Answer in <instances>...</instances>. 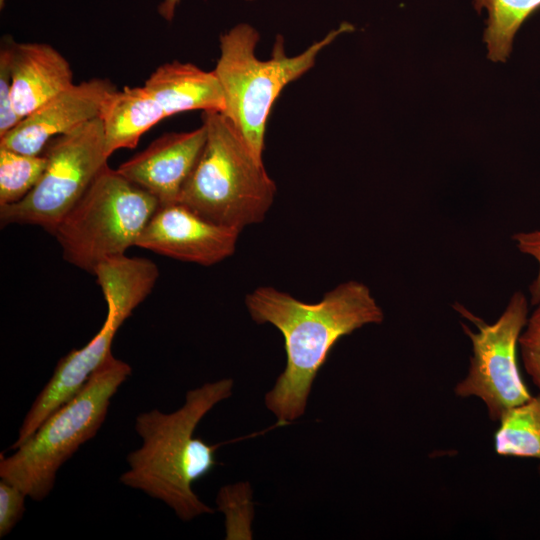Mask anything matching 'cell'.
I'll list each match as a JSON object with an SVG mask.
<instances>
[{
  "instance_id": "6da1fadb",
  "label": "cell",
  "mask_w": 540,
  "mask_h": 540,
  "mask_svg": "<svg viewBox=\"0 0 540 540\" xmlns=\"http://www.w3.org/2000/svg\"><path fill=\"white\" fill-rule=\"evenodd\" d=\"M245 305L256 323H269L284 337L286 366L265 396L266 407L280 425L304 414L313 381L336 343L384 320L370 288L355 280L337 285L315 303L259 286L245 296Z\"/></svg>"
},
{
  "instance_id": "7a4b0ae2",
  "label": "cell",
  "mask_w": 540,
  "mask_h": 540,
  "mask_svg": "<svg viewBox=\"0 0 540 540\" xmlns=\"http://www.w3.org/2000/svg\"><path fill=\"white\" fill-rule=\"evenodd\" d=\"M232 379L205 383L186 393L172 413L152 409L140 413L135 430L142 445L127 455L129 468L119 481L168 505L183 521L214 510L194 493L192 485L219 463L215 451L228 442L208 445L193 436L201 419L232 394Z\"/></svg>"
},
{
  "instance_id": "3957f363",
  "label": "cell",
  "mask_w": 540,
  "mask_h": 540,
  "mask_svg": "<svg viewBox=\"0 0 540 540\" xmlns=\"http://www.w3.org/2000/svg\"><path fill=\"white\" fill-rule=\"evenodd\" d=\"M202 123L206 141L178 202L239 232L261 223L277 192L263 159L224 113L203 111Z\"/></svg>"
},
{
  "instance_id": "277c9868",
  "label": "cell",
  "mask_w": 540,
  "mask_h": 540,
  "mask_svg": "<svg viewBox=\"0 0 540 540\" xmlns=\"http://www.w3.org/2000/svg\"><path fill=\"white\" fill-rule=\"evenodd\" d=\"M353 29V25L344 22L292 57L285 52L283 37L277 35L272 56L267 60L256 57L260 35L251 25L238 24L220 36V56L213 71L224 94L222 113L232 121L258 158L263 159L267 120L282 90L315 65L321 50Z\"/></svg>"
},
{
  "instance_id": "5b68a950",
  "label": "cell",
  "mask_w": 540,
  "mask_h": 540,
  "mask_svg": "<svg viewBox=\"0 0 540 540\" xmlns=\"http://www.w3.org/2000/svg\"><path fill=\"white\" fill-rule=\"evenodd\" d=\"M132 368L111 353L82 389L55 410L15 452L0 457V478L41 501L54 487L59 468L102 426L111 398Z\"/></svg>"
},
{
  "instance_id": "8992f818",
  "label": "cell",
  "mask_w": 540,
  "mask_h": 540,
  "mask_svg": "<svg viewBox=\"0 0 540 540\" xmlns=\"http://www.w3.org/2000/svg\"><path fill=\"white\" fill-rule=\"evenodd\" d=\"M159 206L156 197L107 164L53 235L67 262L93 273L100 262L136 246Z\"/></svg>"
},
{
  "instance_id": "52a82bcc",
  "label": "cell",
  "mask_w": 540,
  "mask_h": 540,
  "mask_svg": "<svg viewBox=\"0 0 540 540\" xmlns=\"http://www.w3.org/2000/svg\"><path fill=\"white\" fill-rule=\"evenodd\" d=\"M42 154L47 165L41 179L21 201L0 206L2 225H37L54 234L107 165L102 120L95 118L53 138Z\"/></svg>"
},
{
  "instance_id": "ba28073f",
  "label": "cell",
  "mask_w": 540,
  "mask_h": 540,
  "mask_svg": "<svg viewBox=\"0 0 540 540\" xmlns=\"http://www.w3.org/2000/svg\"><path fill=\"white\" fill-rule=\"evenodd\" d=\"M455 309L473 322L477 331L462 324L472 344V356L468 373L454 392L460 397L479 398L490 419L500 421L509 409L532 397L520 376L516 356L519 336L528 319L527 298L522 292H515L492 324L458 303Z\"/></svg>"
},
{
  "instance_id": "9c48e42d",
  "label": "cell",
  "mask_w": 540,
  "mask_h": 540,
  "mask_svg": "<svg viewBox=\"0 0 540 540\" xmlns=\"http://www.w3.org/2000/svg\"><path fill=\"white\" fill-rule=\"evenodd\" d=\"M105 300L108 313L102 328L84 347L70 351L58 361L51 378L26 414L11 449H17L45 419L71 400L111 354V345L118 329L136 305L118 295L106 296Z\"/></svg>"
},
{
  "instance_id": "30bf717a",
  "label": "cell",
  "mask_w": 540,
  "mask_h": 540,
  "mask_svg": "<svg viewBox=\"0 0 540 540\" xmlns=\"http://www.w3.org/2000/svg\"><path fill=\"white\" fill-rule=\"evenodd\" d=\"M239 233L175 202L158 207L136 246L177 260L211 266L233 255Z\"/></svg>"
},
{
  "instance_id": "8fae6325",
  "label": "cell",
  "mask_w": 540,
  "mask_h": 540,
  "mask_svg": "<svg viewBox=\"0 0 540 540\" xmlns=\"http://www.w3.org/2000/svg\"><path fill=\"white\" fill-rule=\"evenodd\" d=\"M116 90L103 78L73 84L21 119L0 137V146L23 154H42L53 138L98 118L106 99Z\"/></svg>"
},
{
  "instance_id": "7c38bea8",
  "label": "cell",
  "mask_w": 540,
  "mask_h": 540,
  "mask_svg": "<svg viewBox=\"0 0 540 540\" xmlns=\"http://www.w3.org/2000/svg\"><path fill=\"white\" fill-rule=\"evenodd\" d=\"M206 126L169 132L123 162L117 171L158 199L160 205L178 202L206 141Z\"/></svg>"
},
{
  "instance_id": "4fadbf2b",
  "label": "cell",
  "mask_w": 540,
  "mask_h": 540,
  "mask_svg": "<svg viewBox=\"0 0 540 540\" xmlns=\"http://www.w3.org/2000/svg\"><path fill=\"white\" fill-rule=\"evenodd\" d=\"M11 74L12 104L20 119L74 84L68 60L47 43L14 41Z\"/></svg>"
},
{
  "instance_id": "5bb4252c",
  "label": "cell",
  "mask_w": 540,
  "mask_h": 540,
  "mask_svg": "<svg viewBox=\"0 0 540 540\" xmlns=\"http://www.w3.org/2000/svg\"><path fill=\"white\" fill-rule=\"evenodd\" d=\"M166 118L184 111L224 112L225 99L214 71H204L192 63H165L144 83Z\"/></svg>"
},
{
  "instance_id": "9a60e30c",
  "label": "cell",
  "mask_w": 540,
  "mask_h": 540,
  "mask_svg": "<svg viewBox=\"0 0 540 540\" xmlns=\"http://www.w3.org/2000/svg\"><path fill=\"white\" fill-rule=\"evenodd\" d=\"M99 118L110 157L116 150L136 147L141 136L166 116L143 85L114 91L103 104Z\"/></svg>"
},
{
  "instance_id": "2e32d148",
  "label": "cell",
  "mask_w": 540,
  "mask_h": 540,
  "mask_svg": "<svg viewBox=\"0 0 540 540\" xmlns=\"http://www.w3.org/2000/svg\"><path fill=\"white\" fill-rule=\"evenodd\" d=\"M478 11L488 12L484 41L488 58L504 62L512 50L516 32L537 9L540 0H474Z\"/></svg>"
},
{
  "instance_id": "e0dca14e",
  "label": "cell",
  "mask_w": 540,
  "mask_h": 540,
  "mask_svg": "<svg viewBox=\"0 0 540 540\" xmlns=\"http://www.w3.org/2000/svg\"><path fill=\"white\" fill-rule=\"evenodd\" d=\"M499 422L497 454L540 460V394L509 409Z\"/></svg>"
},
{
  "instance_id": "ac0fdd59",
  "label": "cell",
  "mask_w": 540,
  "mask_h": 540,
  "mask_svg": "<svg viewBox=\"0 0 540 540\" xmlns=\"http://www.w3.org/2000/svg\"><path fill=\"white\" fill-rule=\"evenodd\" d=\"M46 165L43 154H23L0 146V206L21 201L39 182Z\"/></svg>"
},
{
  "instance_id": "d6986e66",
  "label": "cell",
  "mask_w": 540,
  "mask_h": 540,
  "mask_svg": "<svg viewBox=\"0 0 540 540\" xmlns=\"http://www.w3.org/2000/svg\"><path fill=\"white\" fill-rule=\"evenodd\" d=\"M14 40L6 36L0 49V137L13 129L20 118L12 104L11 51Z\"/></svg>"
},
{
  "instance_id": "ffe728a7",
  "label": "cell",
  "mask_w": 540,
  "mask_h": 540,
  "mask_svg": "<svg viewBox=\"0 0 540 540\" xmlns=\"http://www.w3.org/2000/svg\"><path fill=\"white\" fill-rule=\"evenodd\" d=\"M518 348L525 371L540 391V302L528 316L519 336Z\"/></svg>"
},
{
  "instance_id": "44dd1931",
  "label": "cell",
  "mask_w": 540,
  "mask_h": 540,
  "mask_svg": "<svg viewBox=\"0 0 540 540\" xmlns=\"http://www.w3.org/2000/svg\"><path fill=\"white\" fill-rule=\"evenodd\" d=\"M27 494L16 485L0 480V537L15 527L25 512Z\"/></svg>"
},
{
  "instance_id": "7402d4cb",
  "label": "cell",
  "mask_w": 540,
  "mask_h": 540,
  "mask_svg": "<svg viewBox=\"0 0 540 540\" xmlns=\"http://www.w3.org/2000/svg\"><path fill=\"white\" fill-rule=\"evenodd\" d=\"M517 249L531 256L538 263V272L529 287L530 303L536 305L540 302V228L532 231L518 232L512 236Z\"/></svg>"
},
{
  "instance_id": "603a6c76",
  "label": "cell",
  "mask_w": 540,
  "mask_h": 540,
  "mask_svg": "<svg viewBox=\"0 0 540 540\" xmlns=\"http://www.w3.org/2000/svg\"><path fill=\"white\" fill-rule=\"evenodd\" d=\"M252 1V0H246ZM180 0H163L158 6L159 14L167 21H171L174 17L175 10Z\"/></svg>"
},
{
  "instance_id": "cb8c5ba5",
  "label": "cell",
  "mask_w": 540,
  "mask_h": 540,
  "mask_svg": "<svg viewBox=\"0 0 540 540\" xmlns=\"http://www.w3.org/2000/svg\"><path fill=\"white\" fill-rule=\"evenodd\" d=\"M1 7H3L4 0H0Z\"/></svg>"
},
{
  "instance_id": "d4e9b609",
  "label": "cell",
  "mask_w": 540,
  "mask_h": 540,
  "mask_svg": "<svg viewBox=\"0 0 540 540\" xmlns=\"http://www.w3.org/2000/svg\"><path fill=\"white\" fill-rule=\"evenodd\" d=\"M539 473H540V466H539Z\"/></svg>"
}]
</instances>
